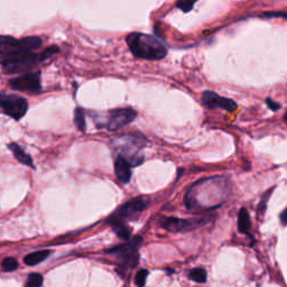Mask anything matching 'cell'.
I'll return each instance as SVG.
<instances>
[{
    "label": "cell",
    "mask_w": 287,
    "mask_h": 287,
    "mask_svg": "<svg viewBox=\"0 0 287 287\" xmlns=\"http://www.w3.org/2000/svg\"><path fill=\"white\" fill-rule=\"evenodd\" d=\"M129 50L134 56L144 60H161L168 55V50L165 46L153 36L132 33L126 38Z\"/></svg>",
    "instance_id": "obj_1"
},
{
    "label": "cell",
    "mask_w": 287,
    "mask_h": 287,
    "mask_svg": "<svg viewBox=\"0 0 287 287\" xmlns=\"http://www.w3.org/2000/svg\"><path fill=\"white\" fill-rule=\"evenodd\" d=\"M40 61L39 54L32 53H17L7 56H0V65L3 72L7 75L24 74L37 65Z\"/></svg>",
    "instance_id": "obj_2"
},
{
    "label": "cell",
    "mask_w": 287,
    "mask_h": 287,
    "mask_svg": "<svg viewBox=\"0 0 287 287\" xmlns=\"http://www.w3.org/2000/svg\"><path fill=\"white\" fill-rule=\"evenodd\" d=\"M42 38L37 36H28L24 38H15L13 36L0 35V56L17 53H32L42 46Z\"/></svg>",
    "instance_id": "obj_3"
},
{
    "label": "cell",
    "mask_w": 287,
    "mask_h": 287,
    "mask_svg": "<svg viewBox=\"0 0 287 287\" xmlns=\"http://www.w3.org/2000/svg\"><path fill=\"white\" fill-rule=\"evenodd\" d=\"M28 110V102L22 96L0 93V112L13 118L16 121L25 117Z\"/></svg>",
    "instance_id": "obj_4"
},
{
    "label": "cell",
    "mask_w": 287,
    "mask_h": 287,
    "mask_svg": "<svg viewBox=\"0 0 287 287\" xmlns=\"http://www.w3.org/2000/svg\"><path fill=\"white\" fill-rule=\"evenodd\" d=\"M121 148L119 149L120 157H122L130 166H137L143 163L144 157L139 153V144L144 143L145 138H137L134 135L121 136Z\"/></svg>",
    "instance_id": "obj_5"
},
{
    "label": "cell",
    "mask_w": 287,
    "mask_h": 287,
    "mask_svg": "<svg viewBox=\"0 0 287 287\" xmlns=\"http://www.w3.org/2000/svg\"><path fill=\"white\" fill-rule=\"evenodd\" d=\"M137 116V112L133 109L124 108V109H116L108 112L106 119L99 121V128H107L108 130H118L130 124Z\"/></svg>",
    "instance_id": "obj_6"
},
{
    "label": "cell",
    "mask_w": 287,
    "mask_h": 287,
    "mask_svg": "<svg viewBox=\"0 0 287 287\" xmlns=\"http://www.w3.org/2000/svg\"><path fill=\"white\" fill-rule=\"evenodd\" d=\"M9 87L13 90L37 95L42 90L40 72H27L20 74L19 76L13 77L9 80Z\"/></svg>",
    "instance_id": "obj_7"
},
{
    "label": "cell",
    "mask_w": 287,
    "mask_h": 287,
    "mask_svg": "<svg viewBox=\"0 0 287 287\" xmlns=\"http://www.w3.org/2000/svg\"><path fill=\"white\" fill-rule=\"evenodd\" d=\"M202 103L208 109H223L227 111H232L237 108V103L231 99L223 98L212 91H206L202 95Z\"/></svg>",
    "instance_id": "obj_8"
},
{
    "label": "cell",
    "mask_w": 287,
    "mask_h": 287,
    "mask_svg": "<svg viewBox=\"0 0 287 287\" xmlns=\"http://www.w3.org/2000/svg\"><path fill=\"white\" fill-rule=\"evenodd\" d=\"M145 207H146V203L143 200H140V199L133 200L120 208L119 210L112 216L111 219L112 220H118V221L124 222V219L132 218L136 215H138V213H140L144 210Z\"/></svg>",
    "instance_id": "obj_9"
},
{
    "label": "cell",
    "mask_w": 287,
    "mask_h": 287,
    "mask_svg": "<svg viewBox=\"0 0 287 287\" xmlns=\"http://www.w3.org/2000/svg\"><path fill=\"white\" fill-rule=\"evenodd\" d=\"M197 222H192L190 220H183V219L170 218L163 222V227L166 230L172 232H182L187 231L195 226Z\"/></svg>",
    "instance_id": "obj_10"
},
{
    "label": "cell",
    "mask_w": 287,
    "mask_h": 287,
    "mask_svg": "<svg viewBox=\"0 0 287 287\" xmlns=\"http://www.w3.org/2000/svg\"><path fill=\"white\" fill-rule=\"evenodd\" d=\"M132 166H130L122 157L118 156L116 161H114V174L117 179L122 182V183H128L132 179Z\"/></svg>",
    "instance_id": "obj_11"
},
{
    "label": "cell",
    "mask_w": 287,
    "mask_h": 287,
    "mask_svg": "<svg viewBox=\"0 0 287 287\" xmlns=\"http://www.w3.org/2000/svg\"><path fill=\"white\" fill-rule=\"evenodd\" d=\"M8 148L10 152L13 153L14 157L16 158L19 163H22L26 166H29V168H33L34 169V163H33V159L30 156L25 152V150L20 147V146L16 143H9L8 144Z\"/></svg>",
    "instance_id": "obj_12"
},
{
    "label": "cell",
    "mask_w": 287,
    "mask_h": 287,
    "mask_svg": "<svg viewBox=\"0 0 287 287\" xmlns=\"http://www.w3.org/2000/svg\"><path fill=\"white\" fill-rule=\"evenodd\" d=\"M51 254L50 250H39V252H35L32 254H28L27 256H25L24 263L28 266H35L49 257Z\"/></svg>",
    "instance_id": "obj_13"
},
{
    "label": "cell",
    "mask_w": 287,
    "mask_h": 287,
    "mask_svg": "<svg viewBox=\"0 0 287 287\" xmlns=\"http://www.w3.org/2000/svg\"><path fill=\"white\" fill-rule=\"evenodd\" d=\"M238 227L239 231L242 233H246L249 231L250 229V218L249 213L246 209H241L239 211V217H238Z\"/></svg>",
    "instance_id": "obj_14"
},
{
    "label": "cell",
    "mask_w": 287,
    "mask_h": 287,
    "mask_svg": "<svg viewBox=\"0 0 287 287\" xmlns=\"http://www.w3.org/2000/svg\"><path fill=\"white\" fill-rule=\"evenodd\" d=\"M110 223H111V226L113 227L114 229V231H116V233L118 234V236L124 239V240H127L130 236V230L127 228L126 224H125L122 221H118V220H112V219H110Z\"/></svg>",
    "instance_id": "obj_15"
},
{
    "label": "cell",
    "mask_w": 287,
    "mask_h": 287,
    "mask_svg": "<svg viewBox=\"0 0 287 287\" xmlns=\"http://www.w3.org/2000/svg\"><path fill=\"white\" fill-rule=\"evenodd\" d=\"M74 124L76 128L80 130V132L85 133L87 129V125H86V116H85V111L82 110L80 108H76L74 111Z\"/></svg>",
    "instance_id": "obj_16"
},
{
    "label": "cell",
    "mask_w": 287,
    "mask_h": 287,
    "mask_svg": "<svg viewBox=\"0 0 287 287\" xmlns=\"http://www.w3.org/2000/svg\"><path fill=\"white\" fill-rule=\"evenodd\" d=\"M189 277L196 283H204L207 280V271L202 268H194L190 271Z\"/></svg>",
    "instance_id": "obj_17"
},
{
    "label": "cell",
    "mask_w": 287,
    "mask_h": 287,
    "mask_svg": "<svg viewBox=\"0 0 287 287\" xmlns=\"http://www.w3.org/2000/svg\"><path fill=\"white\" fill-rule=\"evenodd\" d=\"M43 284V276L38 273H33L28 276L25 287H40Z\"/></svg>",
    "instance_id": "obj_18"
},
{
    "label": "cell",
    "mask_w": 287,
    "mask_h": 287,
    "mask_svg": "<svg viewBox=\"0 0 287 287\" xmlns=\"http://www.w3.org/2000/svg\"><path fill=\"white\" fill-rule=\"evenodd\" d=\"M2 268L4 271L10 273V271H14L18 268V262L13 257H7L3 260Z\"/></svg>",
    "instance_id": "obj_19"
},
{
    "label": "cell",
    "mask_w": 287,
    "mask_h": 287,
    "mask_svg": "<svg viewBox=\"0 0 287 287\" xmlns=\"http://www.w3.org/2000/svg\"><path fill=\"white\" fill-rule=\"evenodd\" d=\"M147 276H148V271L146 269H142L139 270L137 275H136V279H135V283L137 284L138 287H144L146 284V279H147Z\"/></svg>",
    "instance_id": "obj_20"
},
{
    "label": "cell",
    "mask_w": 287,
    "mask_h": 287,
    "mask_svg": "<svg viewBox=\"0 0 287 287\" xmlns=\"http://www.w3.org/2000/svg\"><path fill=\"white\" fill-rule=\"evenodd\" d=\"M57 52H59V48H57V46H51V48H48V49L42 52V53H39L40 61L43 62V61H45V60L50 59V57H51L52 55L57 53Z\"/></svg>",
    "instance_id": "obj_21"
},
{
    "label": "cell",
    "mask_w": 287,
    "mask_h": 287,
    "mask_svg": "<svg viewBox=\"0 0 287 287\" xmlns=\"http://www.w3.org/2000/svg\"><path fill=\"white\" fill-rule=\"evenodd\" d=\"M193 3H194V0H180L177 3V7L183 9L184 12H190L193 7Z\"/></svg>",
    "instance_id": "obj_22"
},
{
    "label": "cell",
    "mask_w": 287,
    "mask_h": 287,
    "mask_svg": "<svg viewBox=\"0 0 287 287\" xmlns=\"http://www.w3.org/2000/svg\"><path fill=\"white\" fill-rule=\"evenodd\" d=\"M266 103H267V107L270 109V110H273V111L278 110V109L281 108V106H280V104H279L278 102L273 101L270 98L266 99Z\"/></svg>",
    "instance_id": "obj_23"
},
{
    "label": "cell",
    "mask_w": 287,
    "mask_h": 287,
    "mask_svg": "<svg viewBox=\"0 0 287 287\" xmlns=\"http://www.w3.org/2000/svg\"><path fill=\"white\" fill-rule=\"evenodd\" d=\"M285 217H286V211H283V213H281V215H280V219H281V223H283V224H284V226H285V224H286V221H285Z\"/></svg>",
    "instance_id": "obj_24"
}]
</instances>
